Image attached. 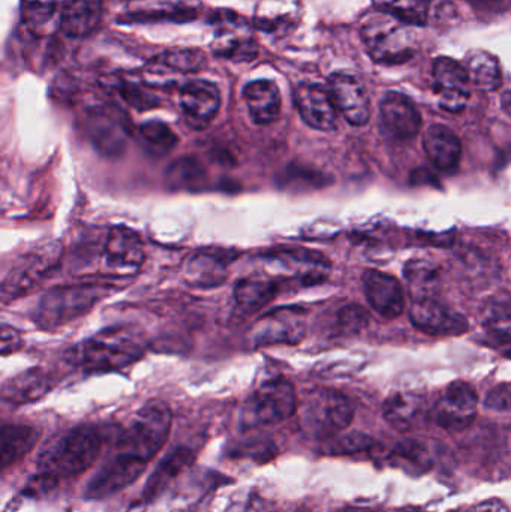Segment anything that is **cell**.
Wrapping results in <instances>:
<instances>
[{
    "label": "cell",
    "instance_id": "ac0fdd59",
    "mask_svg": "<svg viewBox=\"0 0 511 512\" xmlns=\"http://www.w3.org/2000/svg\"><path fill=\"white\" fill-rule=\"evenodd\" d=\"M216 23L218 41L215 44V53L228 60L249 62L257 57L258 45L249 33L248 24L237 15L221 14Z\"/></svg>",
    "mask_w": 511,
    "mask_h": 512
},
{
    "label": "cell",
    "instance_id": "b9f144b4",
    "mask_svg": "<svg viewBox=\"0 0 511 512\" xmlns=\"http://www.w3.org/2000/svg\"><path fill=\"white\" fill-rule=\"evenodd\" d=\"M396 457L401 459L402 462H408L410 465H414V468H425L428 465V460H426V451L423 450L422 445L414 444H404L399 447V450L396 451Z\"/></svg>",
    "mask_w": 511,
    "mask_h": 512
},
{
    "label": "cell",
    "instance_id": "f6af8a7d",
    "mask_svg": "<svg viewBox=\"0 0 511 512\" xmlns=\"http://www.w3.org/2000/svg\"><path fill=\"white\" fill-rule=\"evenodd\" d=\"M462 512H510L509 507L501 501H488L482 504L474 505L468 510Z\"/></svg>",
    "mask_w": 511,
    "mask_h": 512
},
{
    "label": "cell",
    "instance_id": "7402d4cb",
    "mask_svg": "<svg viewBox=\"0 0 511 512\" xmlns=\"http://www.w3.org/2000/svg\"><path fill=\"white\" fill-rule=\"evenodd\" d=\"M86 134L98 152L108 158L119 156L128 143V128L108 111H95L86 122Z\"/></svg>",
    "mask_w": 511,
    "mask_h": 512
},
{
    "label": "cell",
    "instance_id": "8992f818",
    "mask_svg": "<svg viewBox=\"0 0 511 512\" xmlns=\"http://www.w3.org/2000/svg\"><path fill=\"white\" fill-rule=\"evenodd\" d=\"M354 418V408L344 394L317 388L300 405V426L312 439L327 441L341 435Z\"/></svg>",
    "mask_w": 511,
    "mask_h": 512
},
{
    "label": "cell",
    "instance_id": "4fadbf2b",
    "mask_svg": "<svg viewBox=\"0 0 511 512\" xmlns=\"http://www.w3.org/2000/svg\"><path fill=\"white\" fill-rule=\"evenodd\" d=\"M147 463L123 454H114L87 484L86 495L90 499H105L122 492L140 478Z\"/></svg>",
    "mask_w": 511,
    "mask_h": 512
},
{
    "label": "cell",
    "instance_id": "6da1fadb",
    "mask_svg": "<svg viewBox=\"0 0 511 512\" xmlns=\"http://www.w3.org/2000/svg\"><path fill=\"white\" fill-rule=\"evenodd\" d=\"M102 439L93 427H77L56 436L39 451L38 475L54 483L86 472L101 451Z\"/></svg>",
    "mask_w": 511,
    "mask_h": 512
},
{
    "label": "cell",
    "instance_id": "e575fe53",
    "mask_svg": "<svg viewBox=\"0 0 511 512\" xmlns=\"http://www.w3.org/2000/svg\"><path fill=\"white\" fill-rule=\"evenodd\" d=\"M374 5L411 26L420 27L428 24L432 0H374Z\"/></svg>",
    "mask_w": 511,
    "mask_h": 512
},
{
    "label": "cell",
    "instance_id": "f35d334b",
    "mask_svg": "<svg viewBox=\"0 0 511 512\" xmlns=\"http://www.w3.org/2000/svg\"><path fill=\"white\" fill-rule=\"evenodd\" d=\"M375 441L371 436L362 432L348 433L333 441L329 451L332 454H354L360 451H368L374 447Z\"/></svg>",
    "mask_w": 511,
    "mask_h": 512
},
{
    "label": "cell",
    "instance_id": "836d02e7",
    "mask_svg": "<svg viewBox=\"0 0 511 512\" xmlns=\"http://www.w3.org/2000/svg\"><path fill=\"white\" fill-rule=\"evenodd\" d=\"M167 182L179 191H195L206 182V170L198 159L186 156L177 159L167 170Z\"/></svg>",
    "mask_w": 511,
    "mask_h": 512
},
{
    "label": "cell",
    "instance_id": "8d00e7d4",
    "mask_svg": "<svg viewBox=\"0 0 511 512\" xmlns=\"http://www.w3.org/2000/svg\"><path fill=\"white\" fill-rule=\"evenodd\" d=\"M153 62L158 63L165 71L170 72H195L206 65V54L198 48H177V50L167 51L156 57Z\"/></svg>",
    "mask_w": 511,
    "mask_h": 512
},
{
    "label": "cell",
    "instance_id": "4316f807",
    "mask_svg": "<svg viewBox=\"0 0 511 512\" xmlns=\"http://www.w3.org/2000/svg\"><path fill=\"white\" fill-rule=\"evenodd\" d=\"M278 289V283L273 280L257 279V277L242 279L234 288L236 309L242 315L258 312L278 295Z\"/></svg>",
    "mask_w": 511,
    "mask_h": 512
},
{
    "label": "cell",
    "instance_id": "f1b7e54d",
    "mask_svg": "<svg viewBox=\"0 0 511 512\" xmlns=\"http://www.w3.org/2000/svg\"><path fill=\"white\" fill-rule=\"evenodd\" d=\"M195 454L192 450L185 447L176 448L171 451L161 463H159L158 469L153 472L150 480L147 481L146 487H144V496L147 499L155 498L159 493L164 492L174 478L179 477L188 466L194 462Z\"/></svg>",
    "mask_w": 511,
    "mask_h": 512
},
{
    "label": "cell",
    "instance_id": "277c9868",
    "mask_svg": "<svg viewBox=\"0 0 511 512\" xmlns=\"http://www.w3.org/2000/svg\"><path fill=\"white\" fill-rule=\"evenodd\" d=\"M173 414L161 400H152L140 409L120 432L116 453L149 463L170 436Z\"/></svg>",
    "mask_w": 511,
    "mask_h": 512
},
{
    "label": "cell",
    "instance_id": "d590c367",
    "mask_svg": "<svg viewBox=\"0 0 511 512\" xmlns=\"http://www.w3.org/2000/svg\"><path fill=\"white\" fill-rule=\"evenodd\" d=\"M483 325L486 330L501 340H511V300L510 297H494L485 310Z\"/></svg>",
    "mask_w": 511,
    "mask_h": 512
},
{
    "label": "cell",
    "instance_id": "d6986e66",
    "mask_svg": "<svg viewBox=\"0 0 511 512\" xmlns=\"http://www.w3.org/2000/svg\"><path fill=\"white\" fill-rule=\"evenodd\" d=\"M200 0H128L125 18L134 23L194 20L200 14Z\"/></svg>",
    "mask_w": 511,
    "mask_h": 512
},
{
    "label": "cell",
    "instance_id": "9c48e42d",
    "mask_svg": "<svg viewBox=\"0 0 511 512\" xmlns=\"http://www.w3.org/2000/svg\"><path fill=\"white\" fill-rule=\"evenodd\" d=\"M414 327L429 336L453 337L465 334L470 328L467 318L440 298H416L410 309Z\"/></svg>",
    "mask_w": 511,
    "mask_h": 512
},
{
    "label": "cell",
    "instance_id": "4dcf8cb0",
    "mask_svg": "<svg viewBox=\"0 0 511 512\" xmlns=\"http://www.w3.org/2000/svg\"><path fill=\"white\" fill-rule=\"evenodd\" d=\"M423 402L416 394H392L384 402V417L398 430H408L414 426L417 418L422 414Z\"/></svg>",
    "mask_w": 511,
    "mask_h": 512
},
{
    "label": "cell",
    "instance_id": "5b68a950",
    "mask_svg": "<svg viewBox=\"0 0 511 512\" xmlns=\"http://www.w3.org/2000/svg\"><path fill=\"white\" fill-rule=\"evenodd\" d=\"M111 291L113 288L105 283L57 286L42 295L33 312V321L42 330H56L89 313Z\"/></svg>",
    "mask_w": 511,
    "mask_h": 512
},
{
    "label": "cell",
    "instance_id": "30bf717a",
    "mask_svg": "<svg viewBox=\"0 0 511 512\" xmlns=\"http://www.w3.org/2000/svg\"><path fill=\"white\" fill-rule=\"evenodd\" d=\"M435 92L443 110L449 113H461L470 99L471 81L467 69L458 60L450 57H438L432 69Z\"/></svg>",
    "mask_w": 511,
    "mask_h": 512
},
{
    "label": "cell",
    "instance_id": "ab89813d",
    "mask_svg": "<svg viewBox=\"0 0 511 512\" xmlns=\"http://www.w3.org/2000/svg\"><path fill=\"white\" fill-rule=\"evenodd\" d=\"M338 321L342 333L357 334L368 327L369 313L359 304H350L339 312Z\"/></svg>",
    "mask_w": 511,
    "mask_h": 512
},
{
    "label": "cell",
    "instance_id": "e0dca14e",
    "mask_svg": "<svg viewBox=\"0 0 511 512\" xmlns=\"http://www.w3.org/2000/svg\"><path fill=\"white\" fill-rule=\"evenodd\" d=\"M294 102L306 125L317 131L330 132L338 123V110L329 90L320 84L303 83L294 92Z\"/></svg>",
    "mask_w": 511,
    "mask_h": 512
},
{
    "label": "cell",
    "instance_id": "83f0119b",
    "mask_svg": "<svg viewBox=\"0 0 511 512\" xmlns=\"http://www.w3.org/2000/svg\"><path fill=\"white\" fill-rule=\"evenodd\" d=\"M465 69L471 86L482 92H494L501 86L503 75L501 66L494 54L485 50H471L465 57Z\"/></svg>",
    "mask_w": 511,
    "mask_h": 512
},
{
    "label": "cell",
    "instance_id": "cb8c5ba5",
    "mask_svg": "<svg viewBox=\"0 0 511 512\" xmlns=\"http://www.w3.org/2000/svg\"><path fill=\"white\" fill-rule=\"evenodd\" d=\"M243 99L257 125H270L281 116V92L273 81H252L243 90Z\"/></svg>",
    "mask_w": 511,
    "mask_h": 512
},
{
    "label": "cell",
    "instance_id": "7bdbcfd3",
    "mask_svg": "<svg viewBox=\"0 0 511 512\" xmlns=\"http://www.w3.org/2000/svg\"><path fill=\"white\" fill-rule=\"evenodd\" d=\"M486 406L497 411H510L511 409V384H503L495 387L486 399Z\"/></svg>",
    "mask_w": 511,
    "mask_h": 512
},
{
    "label": "cell",
    "instance_id": "74e56055",
    "mask_svg": "<svg viewBox=\"0 0 511 512\" xmlns=\"http://www.w3.org/2000/svg\"><path fill=\"white\" fill-rule=\"evenodd\" d=\"M141 138L147 149L156 156L170 153L179 143V138L170 126L162 122H147L140 128Z\"/></svg>",
    "mask_w": 511,
    "mask_h": 512
},
{
    "label": "cell",
    "instance_id": "ba28073f",
    "mask_svg": "<svg viewBox=\"0 0 511 512\" xmlns=\"http://www.w3.org/2000/svg\"><path fill=\"white\" fill-rule=\"evenodd\" d=\"M62 255L59 245H47L29 252L9 270L2 283V300H17L47 276Z\"/></svg>",
    "mask_w": 511,
    "mask_h": 512
},
{
    "label": "cell",
    "instance_id": "60d3db41",
    "mask_svg": "<svg viewBox=\"0 0 511 512\" xmlns=\"http://www.w3.org/2000/svg\"><path fill=\"white\" fill-rule=\"evenodd\" d=\"M477 14L485 17H497L511 9V0H464Z\"/></svg>",
    "mask_w": 511,
    "mask_h": 512
},
{
    "label": "cell",
    "instance_id": "bcb514c9",
    "mask_svg": "<svg viewBox=\"0 0 511 512\" xmlns=\"http://www.w3.org/2000/svg\"><path fill=\"white\" fill-rule=\"evenodd\" d=\"M501 105H503V110L511 117V90L501 96Z\"/></svg>",
    "mask_w": 511,
    "mask_h": 512
},
{
    "label": "cell",
    "instance_id": "ee69618b",
    "mask_svg": "<svg viewBox=\"0 0 511 512\" xmlns=\"http://www.w3.org/2000/svg\"><path fill=\"white\" fill-rule=\"evenodd\" d=\"M21 346V337L14 327L3 325L2 327V352L3 355L11 354L17 351Z\"/></svg>",
    "mask_w": 511,
    "mask_h": 512
},
{
    "label": "cell",
    "instance_id": "603a6c76",
    "mask_svg": "<svg viewBox=\"0 0 511 512\" xmlns=\"http://www.w3.org/2000/svg\"><path fill=\"white\" fill-rule=\"evenodd\" d=\"M104 0H65L60 11V29L71 38L90 35L101 23Z\"/></svg>",
    "mask_w": 511,
    "mask_h": 512
},
{
    "label": "cell",
    "instance_id": "5bb4252c",
    "mask_svg": "<svg viewBox=\"0 0 511 512\" xmlns=\"http://www.w3.org/2000/svg\"><path fill=\"white\" fill-rule=\"evenodd\" d=\"M339 114L353 126H365L371 119V102L363 84L354 75L336 72L327 86Z\"/></svg>",
    "mask_w": 511,
    "mask_h": 512
},
{
    "label": "cell",
    "instance_id": "8fae6325",
    "mask_svg": "<svg viewBox=\"0 0 511 512\" xmlns=\"http://www.w3.org/2000/svg\"><path fill=\"white\" fill-rule=\"evenodd\" d=\"M477 397L473 385L464 381L453 382L435 406L434 420L446 430H464L476 420Z\"/></svg>",
    "mask_w": 511,
    "mask_h": 512
},
{
    "label": "cell",
    "instance_id": "f546056e",
    "mask_svg": "<svg viewBox=\"0 0 511 512\" xmlns=\"http://www.w3.org/2000/svg\"><path fill=\"white\" fill-rule=\"evenodd\" d=\"M39 439V430L35 427L24 426V424H5L2 429V468L9 466L23 459L26 454L35 447Z\"/></svg>",
    "mask_w": 511,
    "mask_h": 512
},
{
    "label": "cell",
    "instance_id": "ffe728a7",
    "mask_svg": "<svg viewBox=\"0 0 511 512\" xmlns=\"http://www.w3.org/2000/svg\"><path fill=\"white\" fill-rule=\"evenodd\" d=\"M180 107L192 126L209 125L221 107V92L210 81L194 80L180 90Z\"/></svg>",
    "mask_w": 511,
    "mask_h": 512
},
{
    "label": "cell",
    "instance_id": "2e32d148",
    "mask_svg": "<svg viewBox=\"0 0 511 512\" xmlns=\"http://www.w3.org/2000/svg\"><path fill=\"white\" fill-rule=\"evenodd\" d=\"M144 262V246L134 231L111 228L104 246V267L116 276H129Z\"/></svg>",
    "mask_w": 511,
    "mask_h": 512
},
{
    "label": "cell",
    "instance_id": "44dd1931",
    "mask_svg": "<svg viewBox=\"0 0 511 512\" xmlns=\"http://www.w3.org/2000/svg\"><path fill=\"white\" fill-rule=\"evenodd\" d=\"M363 285L369 304L384 318L395 319L404 312V291L396 277L380 270H366Z\"/></svg>",
    "mask_w": 511,
    "mask_h": 512
},
{
    "label": "cell",
    "instance_id": "1f68e13d",
    "mask_svg": "<svg viewBox=\"0 0 511 512\" xmlns=\"http://www.w3.org/2000/svg\"><path fill=\"white\" fill-rule=\"evenodd\" d=\"M227 277V264L219 256L197 255L186 267V279L191 285L209 288L221 285Z\"/></svg>",
    "mask_w": 511,
    "mask_h": 512
},
{
    "label": "cell",
    "instance_id": "7a4b0ae2",
    "mask_svg": "<svg viewBox=\"0 0 511 512\" xmlns=\"http://www.w3.org/2000/svg\"><path fill=\"white\" fill-rule=\"evenodd\" d=\"M416 29L395 15L377 9L363 21L360 36L374 62L402 65L413 59L419 48Z\"/></svg>",
    "mask_w": 511,
    "mask_h": 512
},
{
    "label": "cell",
    "instance_id": "9a60e30c",
    "mask_svg": "<svg viewBox=\"0 0 511 512\" xmlns=\"http://www.w3.org/2000/svg\"><path fill=\"white\" fill-rule=\"evenodd\" d=\"M380 123L381 131L390 140L410 141L422 128V116L410 98L390 92L381 101Z\"/></svg>",
    "mask_w": 511,
    "mask_h": 512
},
{
    "label": "cell",
    "instance_id": "7c38bea8",
    "mask_svg": "<svg viewBox=\"0 0 511 512\" xmlns=\"http://www.w3.org/2000/svg\"><path fill=\"white\" fill-rule=\"evenodd\" d=\"M306 333V312L300 307H282L267 313L255 325L252 340L255 345L302 342Z\"/></svg>",
    "mask_w": 511,
    "mask_h": 512
},
{
    "label": "cell",
    "instance_id": "3957f363",
    "mask_svg": "<svg viewBox=\"0 0 511 512\" xmlns=\"http://www.w3.org/2000/svg\"><path fill=\"white\" fill-rule=\"evenodd\" d=\"M144 354L143 340L129 328H107L84 340L71 351L77 366L89 372L119 370L131 366Z\"/></svg>",
    "mask_w": 511,
    "mask_h": 512
},
{
    "label": "cell",
    "instance_id": "d4e9b609",
    "mask_svg": "<svg viewBox=\"0 0 511 512\" xmlns=\"http://www.w3.org/2000/svg\"><path fill=\"white\" fill-rule=\"evenodd\" d=\"M423 146L438 170L453 171L458 168L462 158V144L452 129L443 125L429 126L423 138Z\"/></svg>",
    "mask_w": 511,
    "mask_h": 512
},
{
    "label": "cell",
    "instance_id": "484cf974",
    "mask_svg": "<svg viewBox=\"0 0 511 512\" xmlns=\"http://www.w3.org/2000/svg\"><path fill=\"white\" fill-rule=\"evenodd\" d=\"M51 390L50 376L41 369L27 370L3 385L2 397L14 405L36 402Z\"/></svg>",
    "mask_w": 511,
    "mask_h": 512
},
{
    "label": "cell",
    "instance_id": "d6a6232c",
    "mask_svg": "<svg viewBox=\"0 0 511 512\" xmlns=\"http://www.w3.org/2000/svg\"><path fill=\"white\" fill-rule=\"evenodd\" d=\"M438 265L428 259H411L405 265V277L416 298L435 297L438 288L440 270Z\"/></svg>",
    "mask_w": 511,
    "mask_h": 512
},
{
    "label": "cell",
    "instance_id": "52a82bcc",
    "mask_svg": "<svg viewBox=\"0 0 511 512\" xmlns=\"http://www.w3.org/2000/svg\"><path fill=\"white\" fill-rule=\"evenodd\" d=\"M299 403L293 384L285 378L264 382L243 405L240 424L243 429L272 426L296 414Z\"/></svg>",
    "mask_w": 511,
    "mask_h": 512
}]
</instances>
